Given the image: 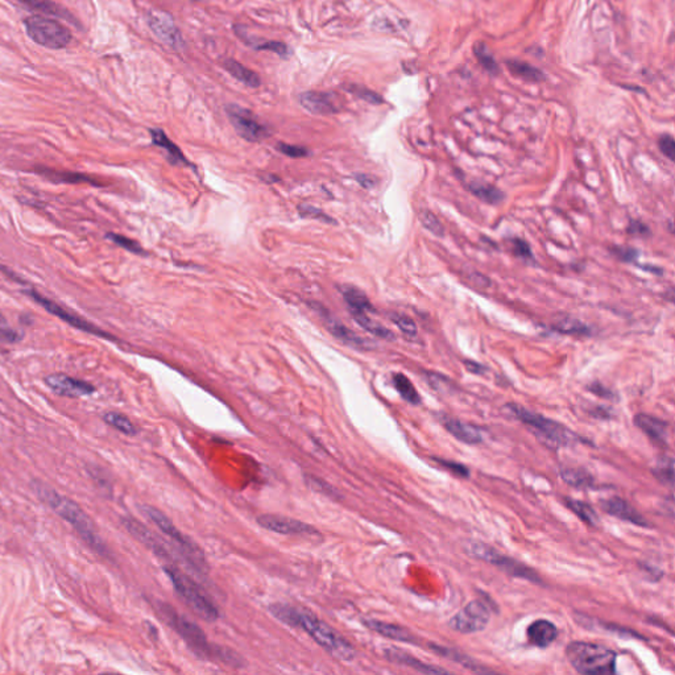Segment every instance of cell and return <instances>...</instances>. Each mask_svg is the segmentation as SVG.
I'll list each match as a JSON object with an SVG mask.
<instances>
[{"instance_id":"6da1fadb","label":"cell","mask_w":675,"mask_h":675,"mask_svg":"<svg viewBox=\"0 0 675 675\" xmlns=\"http://www.w3.org/2000/svg\"><path fill=\"white\" fill-rule=\"evenodd\" d=\"M269 612L278 622L305 631L319 647L339 660L351 661L355 658V649L350 642L314 613L280 603L271 606Z\"/></svg>"},{"instance_id":"7a4b0ae2","label":"cell","mask_w":675,"mask_h":675,"mask_svg":"<svg viewBox=\"0 0 675 675\" xmlns=\"http://www.w3.org/2000/svg\"><path fill=\"white\" fill-rule=\"evenodd\" d=\"M32 488L35 494H38L41 501H44L49 508L65 519L67 524L73 526V529L78 533L81 538L99 554H106V545L101 540L90 517L81 509L78 504L67 499L66 496L58 494L56 490L51 488L48 484L41 481H33Z\"/></svg>"},{"instance_id":"3957f363","label":"cell","mask_w":675,"mask_h":675,"mask_svg":"<svg viewBox=\"0 0 675 675\" xmlns=\"http://www.w3.org/2000/svg\"><path fill=\"white\" fill-rule=\"evenodd\" d=\"M158 612L197 656L208 660H219L230 666H242L243 662L236 653L211 645L205 632L178 610H174L165 603H158Z\"/></svg>"},{"instance_id":"277c9868","label":"cell","mask_w":675,"mask_h":675,"mask_svg":"<svg viewBox=\"0 0 675 675\" xmlns=\"http://www.w3.org/2000/svg\"><path fill=\"white\" fill-rule=\"evenodd\" d=\"M143 512L157 528L169 538V544L173 547L177 558L198 575H203L208 572V565L203 551L199 546L193 542L192 538L186 537L183 533L170 521L167 515L153 506H144Z\"/></svg>"},{"instance_id":"5b68a950","label":"cell","mask_w":675,"mask_h":675,"mask_svg":"<svg viewBox=\"0 0 675 675\" xmlns=\"http://www.w3.org/2000/svg\"><path fill=\"white\" fill-rule=\"evenodd\" d=\"M566 657L581 674H613L616 672V651L599 644L574 641L566 648Z\"/></svg>"},{"instance_id":"8992f818","label":"cell","mask_w":675,"mask_h":675,"mask_svg":"<svg viewBox=\"0 0 675 675\" xmlns=\"http://www.w3.org/2000/svg\"><path fill=\"white\" fill-rule=\"evenodd\" d=\"M506 409L510 415L516 417L522 424H525L531 428L533 434L550 449H559L563 446H569L579 438L574 434L572 430L565 428L558 422L549 419L546 417L533 413L517 403H508Z\"/></svg>"},{"instance_id":"52a82bcc","label":"cell","mask_w":675,"mask_h":675,"mask_svg":"<svg viewBox=\"0 0 675 675\" xmlns=\"http://www.w3.org/2000/svg\"><path fill=\"white\" fill-rule=\"evenodd\" d=\"M165 574L168 575L172 585L174 587L178 597L194 610L195 613L206 620L208 623H214L219 619V610L211 600V597L203 591V588L193 581L188 574L182 572L177 566L165 565Z\"/></svg>"},{"instance_id":"ba28073f","label":"cell","mask_w":675,"mask_h":675,"mask_svg":"<svg viewBox=\"0 0 675 675\" xmlns=\"http://www.w3.org/2000/svg\"><path fill=\"white\" fill-rule=\"evenodd\" d=\"M24 26L29 39L47 49H64L73 40L72 32L64 24L42 15L26 17Z\"/></svg>"},{"instance_id":"9c48e42d","label":"cell","mask_w":675,"mask_h":675,"mask_svg":"<svg viewBox=\"0 0 675 675\" xmlns=\"http://www.w3.org/2000/svg\"><path fill=\"white\" fill-rule=\"evenodd\" d=\"M468 550L474 557H478V558L483 559V560H485V562H488L494 566H497L499 569L508 572L512 576L522 578V579H526V581L533 582V583H541L540 575L537 572H533V569L525 566L519 560H515L513 558H509V557H506V556L497 553L491 546L484 545L481 542H472L471 546L468 547Z\"/></svg>"},{"instance_id":"30bf717a","label":"cell","mask_w":675,"mask_h":675,"mask_svg":"<svg viewBox=\"0 0 675 675\" xmlns=\"http://www.w3.org/2000/svg\"><path fill=\"white\" fill-rule=\"evenodd\" d=\"M235 131L244 140L258 143L269 136V130L249 110L231 104L226 108Z\"/></svg>"},{"instance_id":"8fae6325","label":"cell","mask_w":675,"mask_h":675,"mask_svg":"<svg viewBox=\"0 0 675 675\" xmlns=\"http://www.w3.org/2000/svg\"><path fill=\"white\" fill-rule=\"evenodd\" d=\"M491 619V612L485 603L474 600L468 603L467 606L458 612L454 617L450 620V628L460 633H476L483 631Z\"/></svg>"},{"instance_id":"7c38bea8","label":"cell","mask_w":675,"mask_h":675,"mask_svg":"<svg viewBox=\"0 0 675 675\" xmlns=\"http://www.w3.org/2000/svg\"><path fill=\"white\" fill-rule=\"evenodd\" d=\"M26 294L29 297L35 299L38 303H40L44 309H47L48 312L56 315L57 318L62 319L66 324H69L76 328H78L81 331H85V333H89V334H92V335H97V337L104 338V339H114L111 335H108L106 331L101 330L99 327L92 325L89 321L83 319L82 317L77 315L76 312H70L65 308H62L61 305L56 303L52 299H47L44 297L42 294L38 293L36 290H28Z\"/></svg>"},{"instance_id":"4fadbf2b","label":"cell","mask_w":675,"mask_h":675,"mask_svg":"<svg viewBox=\"0 0 675 675\" xmlns=\"http://www.w3.org/2000/svg\"><path fill=\"white\" fill-rule=\"evenodd\" d=\"M301 106L314 115H333L343 110V99L335 92L306 91L299 94Z\"/></svg>"},{"instance_id":"5bb4252c","label":"cell","mask_w":675,"mask_h":675,"mask_svg":"<svg viewBox=\"0 0 675 675\" xmlns=\"http://www.w3.org/2000/svg\"><path fill=\"white\" fill-rule=\"evenodd\" d=\"M122 521H123V525L126 526V529L138 541H140L144 546H147L149 550H152L156 556L161 557V558L168 559V560L173 557L177 558V556H176V553H174V550H173L170 544L162 542L158 535L151 532L147 526H144L143 524H140L139 521H136L132 517H124Z\"/></svg>"},{"instance_id":"9a60e30c","label":"cell","mask_w":675,"mask_h":675,"mask_svg":"<svg viewBox=\"0 0 675 675\" xmlns=\"http://www.w3.org/2000/svg\"><path fill=\"white\" fill-rule=\"evenodd\" d=\"M147 23L158 39L174 49L183 47V40L174 20L167 12L152 11L147 16Z\"/></svg>"},{"instance_id":"2e32d148","label":"cell","mask_w":675,"mask_h":675,"mask_svg":"<svg viewBox=\"0 0 675 675\" xmlns=\"http://www.w3.org/2000/svg\"><path fill=\"white\" fill-rule=\"evenodd\" d=\"M258 524L261 528H264L269 532L285 534V535H305V534L318 533L312 525H309L306 522H302L299 519L281 517V516H273V515L259 516Z\"/></svg>"},{"instance_id":"e0dca14e","label":"cell","mask_w":675,"mask_h":675,"mask_svg":"<svg viewBox=\"0 0 675 675\" xmlns=\"http://www.w3.org/2000/svg\"><path fill=\"white\" fill-rule=\"evenodd\" d=\"M45 383L54 393L64 397H72V399L89 396L95 392V388L90 383L62 375V374H56L47 377Z\"/></svg>"},{"instance_id":"ac0fdd59","label":"cell","mask_w":675,"mask_h":675,"mask_svg":"<svg viewBox=\"0 0 675 675\" xmlns=\"http://www.w3.org/2000/svg\"><path fill=\"white\" fill-rule=\"evenodd\" d=\"M600 504L603 510L610 516L632 522L638 526H648V522L637 512L636 509L620 497H610L607 500H603Z\"/></svg>"},{"instance_id":"d6986e66","label":"cell","mask_w":675,"mask_h":675,"mask_svg":"<svg viewBox=\"0 0 675 675\" xmlns=\"http://www.w3.org/2000/svg\"><path fill=\"white\" fill-rule=\"evenodd\" d=\"M363 625H365L368 629L376 632L381 636L390 638V640L400 641V642H409V644H415V645L418 644L417 637L410 631L405 629L403 626H400V625L385 623V622H380V620H375V619H364Z\"/></svg>"},{"instance_id":"ffe728a7","label":"cell","mask_w":675,"mask_h":675,"mask_svg":"<svg viewBox=\"0 0 675 675\" xmlns=\"http://www.w3.org/2000/svg\"><path fill=\"white\" fill-rule=\"evenodd\" d=\"M384 656H385V658L388 661H390V662L412 667L413 670L419 672V673H424V674H447L449 673L447 670H444L442 667H435V666H431V665H428V663L422 662V661L417 660L415 657H412L409 653H406V651H403L401 649H397V648H390V649L385 650L384 651Z\"/></svg>"},{"instance_id":"44dd1931","label":"cell","mask_w":675,"mask_h":675,"mask_svg":"<svg viewBox=\"0 0 675 675\" xmlns=\"http://www.w3.org/2000/svg\"><path fill=\"white\" fill-rule=\"evenodd\" d=\"M526 637L529 642L538 647V648H546L551 642H554L558 637V629L554 624L549 620H535L533 622L528 629H526Z\"/></svg>"},{"instance_id":"7402d4cb","label":"cell","mask_w":675,"mask_h":675,"mask_svg":"<svg viewBox=\"0 0 675 675\" xmlns=\"http://www.w3.org/2000/svg\"><path fill=\"white\" fill-rule=\"evenodd\" d=\"M442 424L444 425V428H447V431L450 434L454 435L458 441L467 443V444H478V443L484 441V435H483V431L481 428H476L471 424L455 419V418H449V417H444Z\"/></svg>"},{"instance_id":"603a6c76","label":"cell","mask_w":675,"mask_h":675,"mask_svg":"<svg viewBox=\"0 0 675 675\" xmlns=\"http://www.w3.org/2000/svg\"><path fill=\"white\" fill-rule=\"evenodd\" d=\"M635 424L637 428H641L651 441L660 444L667 443V437H669L667 422L658 419L656 417L641 413L635 417Z\"/></svg>"},{"instance_id":"cb8c5ba5","label":"cell","mask_w":675,"mask_h":675,"mask_svg":"<svg viewBox=\"0 0 675 675\" xmlns=\"http://www.w3.org/2000/svg\"><path fill=\"white\" fill-rule=\"evenodd\" d=\"M17 1H20L23 6H26V7L31 8V10L47 13V15H52V16H56V17L64 19V20L72 23V24H77L78 26L76 17L72 13L69 12L67 10H65L64 7H61L60 4L52 1V0H17Z\"/></svg>"},{"instance_id":"d4e9b609","label":"cell","mask_w":675,"mask_h":675,"mask_svg":"<svg viewBox=\"0 0 675 675\" xmlns=\"http://www.w3.org/2000/svg\"><path fill=\"white\" fill-rule=\"evenodd\" d=\"M235 31H236V35L240 38V39L244 40L246 44L249 45L251 48L256 49V51H271V52L276 53L277 56L280 57H288L290 54V51L289 48L286 47L284 42H280V41H271V40H262L256 39V38H251L248 35L247 32H243L240 26H235Z\"/></svg>"},{"instance_id":"484cf974","label":"cell","mask_w":675,"mask_h":675,"mask_svg":"<svg viewBox=\"0 0 675 675\" xmlns=\"http://www.w3.org/2000/svg\"><path fill=\"white\" fill-rule=\"evenodd\" d=\"M222 65L234 78L240 81L242 83L247 85L249 88H259L261 85V79H260L259 76L253 70L242 65L240 62H238L236 60L226 58V60H223Z\"/></svg>"},{"instance_id":"4316f807","label":"cell","mask_w":675,"mask_h":675,"mask_svg":"<svg viewBox=\"0 0 675 675\" xmlns=\"http://www.w3.org/2000/svg\"><path fill=\"white\" fill-rule=\"evenodd\" d=\"M151 136H152V142L157 147L162 148L167 151L168 153L169 160L173 162V164H183V165H189L188 160L185 158V156L182 155L180 148L169 140L167 133L164 131L161 130H151Z\"/></svg>"},{"instance_id":"83f0119b","label":"cell","mask_w":675,"mask_h":675,"mask_svg":"<svg viewBox=\"0 0 675 675\" xmlns=\"http://www.w3.org/2000/svg\"><path fill=\"white\" fill-rule=\"evenodd\" d=\"M506 67L509 69V72L515 77L528 81V82H541V81L545 79V74L538 67H534V66L526 64L524 61L509 60V61H506Z\"/></svg>"},{"instance_id":"f1b7e54d","label":"cell","mask_w":675,"mask_h":675,"mask_svg":"<svg viewBox=\"0 0 675 675\" xmlns=\"http://www.w3.org/2000/svg\"><path fill=\"white\" fill-rule=\"evenodd\" d=\"M342 293H343V297L346 299L347 305L350 306L351 312H375V308L372 306L371 301L360 289L349 286V288H344L342 290Z\"/></svg>"},{"instance_id":"f546056e","label":"cell","mask_w":675,"mask_h":675,"mask_svg":"<svg viewBox=\"0 0 675 675\" xmlns=\"http://www.w3.org/2000/svg\"><path fill=\"white\" fill-rule=\"evenodd\" d=\"M468 189L472 194L478 197L483 202L490 203V205H499L500 202L504 201L506 195L504 193L494 188L490 183H481V182H471L468 185Z\"/></svg>"},{"instance_id":"4dcf8cb0","label":"cell","mask_w":675,"mask_h":675,"mask_svg":"<svg viewBox=\"0 0 675 675\" xmlns=\"http://www.w3.org/2000/svg\"><path fill=\"white\" fill-rule=\"evenodd\" d=\"M352 312V317L355 318V321L359 324V325L363 327L365 331L376 335V337L381 338V339H387V340H393L394 339V335L393 333L388 330L385 326L380 325L375 322L374 319H371L367 312Z\"/></svg>"},{"instance_id":"1f68e13d","label":"cell","mask_w":675,"mask_h":675,"mask_svg":"<svg viewBox=\"0 0 675 675\" xmlns=\"http://www.w3.org/2000/svg\"><path fill=\"white\" fill-rule=\"evenodd\" d=\"M393 385L406 403H412V405H418L421 403V397L415 388V385L403 374L393 375Z\"/></svg>"},{"instance_id":"d6a6232c","label":"cell","mask_w":675,"mask_h":675,"mask_svg":"<svg viewBox=\"0 0 675 675\" xmlns=\"http://www.w3.org/2000/svg\"><path fill=\"white\" fill-rule=\"evenodd\" d=\"M654 476L665 485L673 487L674 484V459L672 456H663L657 462V466L653 469Z\"/></svg>"},{"instance_id":"836d02e7","label":"cell","mask_w":675,"mask_h":675,"mask_svg":"<svg viewBox=\"0 0 675 675\" xmlns=\"http://www.w3.org/2000/svg\"><path fill=\"white\" fill-rule=\"evenodd\" d=\"M328 327H330V331L333 335H335L338 339L346 342V343H350L352 346L355 347H360V349H367V342L362 339L360 337H358L356 334H353L351 331L350 328H347L346 326L340 325V324H337L335 321H330L328 322Z\"/></svg>"},{"instance_id":"e575fe53","label":"cell","mask_w":675,"mask_h":675,"mask_svg":"<svg viewBox=\"0 0 675 675\" xmlns=\"http://www.w3.org/2000/svg\"><path fill=\"white\" fill-rule=\"evenodd\" d=\"M562 479L572 487H592V478L582 468H566L560 471Z\"/></svg>"},{"instance_id":"d590c367","label":"cell","mask_w":675,"mask_h":675,"mask_svg":"<svg viewBox=\"0 0 675 675\" xmlns=\"http://www.w3.org/2000/svg\"><path fill=\"white\" fill-rule=\"evenodd\" d=\"M103 419L107 425L117 428V431H120V433H123L126 435H135L138 433L135 425L131 422L130 418L123 416L120 413H117V412L106 413L103 416Z\"/></svg>"},{"instance_id":"8d00e7d4","label":"cell","mask_w":675,"mask_h":675,"mask_svg":"<svg viewBox=\"0 0 675 675\" xmlns=\"http://www.w3.org/2000/svg\"><path fill=\"white\" fill-rule=\"evenodd\" d=\"M566 504L567 506L572 509V512L579 517V519H583L585 524L588 525H597L599 522V517H597V512L594 510V508L585 504L583 501H579V500H574V499H567L566 500Z\"/></svg>"},{"instance_id":"74e56055","label":"cell","mask_w":675,"mask_h":675,"mask_svg":"<svg viewBox=\"0 0 675 675\" xmlns=\"http://www.w3.org/2000/svg\"><path fill=\"white\" fill-rule=\"evenodd\" d=\"M554 330L559 331L562 334H570V335H590L591 328L585 325L583 322L574 319V318H566L557 322L554 326Z\"/></svg>"},{"instance_id":"f35d334b","label":"cell","mask_w":675,"mask_h":675,"mask_svg":"<svg viewBox=\"0 0 675 675\" xmlns=\"http://www.w3.org/2000/svg\"><path fill=\"white\" fill-rule=\"evenodd\" d=\"M41 173L48 177L49 180L56 182H91V183H97L95 180L90 178L89 176H85L82 173H72V172H57V170H47V169H42Z\"/></svg>"},{"instance_id":"ab89813d","label":"cell","mask_w":675,"mask_h":675,"mask_svg":"<svg viewBox=\"0 0 675 675\" xmlns=\"http://www.w3.org/2000/svg\"><path fill=\"white\" fill-rule=\"evenodd\" d=\"M419 221L421 223L425 226V228L430 231L431 234L438 236V238H442L444 235V230H443V226L441 224L440 219L428 210H424L421 211L419 214Z\"/></svg>"},{"instance_id":"60d3db41","label":"cell","mask_w":675,"mask_h":675,"mask_svg":"<svg viewBox=\"0 0 675 675\" xmlns=\"http://www.w3.org/2000/svg\"><path fill=\"white\" fill-rule=\"evenodd\" d=\"M474 52H475V56L478 57V60L481 61V65L485 70H488L490 73H494V74L499 70L494 57L490 54L487 47L483 42H479L474 47Z\"/></svg>"},{"instance_id":"b9f144b4","label":"cell","mask_w":675,"mask_h":675,"mask_svg":"<svg viewBox=\"0 0 675 675\" xmlns=\"http://www.w3.org/2000/svg\"><path fill=\"white\" fill-rule=\"evenodd\" d=\"M390 319L394 325L397 326L403 335L408 338H415L417 335V326L415 321L403 314H392Z\"/></svg>"},{"instance_id":"7bdbcfd3","label":"cell","mask_w":675,"mask_h":675,"mask_svg":"<svg viewBox=\"0 0 675 675\" xmlns=\"http://www.w3.org/2000/svg\"><path fill=\"white\" fill-rule=\"evenodd\" d=\"M346 90L356 95L358 98L360 99H364L365 102H369L372 104H380L383 103V98L376 94L375 91L369 90L367 88H363V86H359V85H350V86H346L344 88Z\"/></svg>"},{"instance_id":"ee69618b","label":"cell","mask_w":675,"mask_h":675,"mask_svg":"<svg viewBox=\"0 0 675 675\" xmlns=\"http://www.w3.org/2000/svg\"><path fill=\"white\" fill-rule=\"evenodd\" d=\"M107 239H110L111 242H114V243L117 244V246H120V247L124 248V249H127V251H130V252H132V253H139V255H142V253L144 252L143 248H142V246H140L138 242L132 240V239H130V238H126V236H123V235L107 234Z\"/></svg>"},{"instance_id":"f6af8a7d","label":"cell","mask_w":675,"mask_h":675,"mask_svg":"<svg viewBox=\"0 0 675 675\" xmlns=\"http://www.w3.org/2000/svg\"><path fill=\"white\" fill-rule=\"evenodd\" d=\"M510 242H512V251L517 258L525 261L533 260L532 248L528 242L519 238H513Z\"/></svg>"},{"instance_id":"bcb514c9","label":"cell","mask_w":675,"mask_h":675,"mask_svg":"<svg viewBox=\"0 0 675 675\" xmlns=\"http://www.w3.org/2000/svg\"><path fill=\"white\" fill-rule=\"evenodd\" d=\"M299 214L301 217L303 218H312V219H317V221L325 222V223H334V219L330 218L327 214H325L322 210L319 208H314V206H308V205H301L299 208Z\"/></svg>"},{"instance_id":"7dc6e473","label":"cell","mask_w":675,"mask_h":675,"mask_svg":"<svg viewBox=\"0 0 675 675\" xmlns=\"http://www.w3.org/2000/svg\"><path fill=\"white\" fill-rule=\"evenodd\" d=\"M610 252L624 262H635L640 256V252L631 247H613L610 248Z\"/></svg>"},{"instance_id":"c3c4849f","label":"cell","mask_w":675,"mask_h":675,"mask_svg":"<svg viewBox=\"0 0 675 675\" xmlns=\"http://www.w3.org/2000/svg\"><path fill=\"white\" fill-rule=\"evenodd\" d=\"M20 339H22V335L16 330H13L10 326L7 325L6 319L0 315V340L8 342V343H15V342H19Z\"/></svg>"},{"instance_id":"681fc988","label":"cell","mask_w":675,"mask_h":675,"mask_svg":"<svg viewBox=\"0 0 675 675\" xmlns=\"http://www.w3.org/2000/svg\"><path fill=\"white\" fill-rule=\"evenodd\" d=\"M658 147L661 149L665 156L669 160L674 161L675 158V142L674 138L672 135H662L658 140Z\"/></svg>"},{"instance_id":"f907efd6","label":"cell","mask_w":675,"mask_h":675,"mask_svg":"<svg viewBox=\"0 0 675 675\" xmlns=\"http://www.w3.org/2000/svg\"><path fill=\"white\" fill-rule=\"evenodd\" d=\"M277 149L281 153H284L285 156L293 157V158H299V157H305L309 155V152L305 148L297 147V145L281 143L277 145Z\"/></svg>"},{"instance_id":"816d5d0a","label":"cell","mask_w":675,"mask_h":675,"mask_svg":"<svg viewBox=\"0 0 675 675\" xmlns=\"http://www.w3.org/2000/svg\"><path fill=\"white\" fill-rule=\"evenodd\" d=\"M626 231H628V234L633 235V236H641V238H647L650 235L649 227L644 222L636 221V219H632L629 222Z\"/></svg>"},{"instance_id":"f5cc1de1","label":"cell","mask_w":675,"mask_h":675,"mask_svg":"<svg viewBox=\"0 0 675 675\" xmlns=\"http://www.w3.org/2000/svg\"><path fill=\"white\" fill-rule=\"evenodd\" d=\"M437 462H440L443 467L447 468L449 471H451L454 475L456 476H462V478H468L469 475V471L466 466L460 465V463H455V462H449V460H442V459H435Z\"/></svg>"},{"instance_id":"db71d44e","label":"cell","mask_w":675,"mask_h":675,"mask_svg":"<svg viewBox=\"0 0 675 675\" xmlns=\"http://www.w3.org/2000/svg\"><path fill=\"white\" fill-rule=\"evenodd\" d=\"M588 390H590V392L595 393V394L599 396V397L608 399V400L613 399V392H612V390H607L604 385H601V384H599V383H594V384H591V385L588 387Z\"/></svg>"},{"instance_id":"11a10c76","label":"cell","mask_w":675,"mask_h":675,"mask_svg":"<svg viewBox=\"0 0 675 675\" xmlns=\"http://www.w3.org/2000/svg\"><path fill=\"white\" fill-rule=\"evenodd\" d=\"M465 365H466L467 371H469L471 374H475V375H483L484 372H487V367H484L483 364L476 363V362L466 360Z\"/></svg>"},{"instance_id":"9f6ffc18","label":"cell","mask_w":675,"mask_h":675,"mask_svg":"<svg viewBox=\"0 0 675 675\" xmlns=\"http://www.w3.org/2000/svg\"><path fill=\"white\" fill-rule=\"evenodd\" d=\"M638 267L645 272L653 273V274H657V276H662L663 274L662 268H660V267H654V265H649V264H638Z\"/></svg>"},{"instance_id":"6f0895ef","label":"cell","mask_w":675,"mask_h":675,"mask_svg":"<svg viewBox=\"0 0 675 675\" xmlns=\"http://www.w3.org/2000/svg\"><path fill=\"white\" fill-rule=\"evenodd\" d=\"M356 180L360 182V185L364 186V188H372V186H374V183H375L374 180H372L369 176H367V174H360V176H358V177H356Z\"/></svg>"}]
</instances>
